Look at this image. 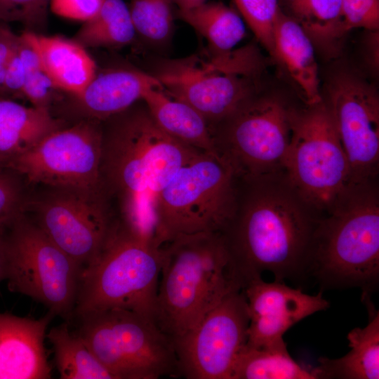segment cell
I'll list each match as a JSON object with an SVG mask.
<instances>
[{"label":"cell","mask_w":379,"mask_h":379,"mask_svg":"<svg viewBox=\"0 0 379 379\" xmlns=\"http://www.w3.org/2000/svg\"><path fill=\"white\" fill-rule=\"evenodd\" d=\"M242 291L247 300L250 318L268 315L291 318L298 323L329 307L321 292L311 295L300 288L289 287L283 281L268 283L261 277L251 281Z\"/></svg>","instance_id":"7402d4cb"},{"label":"cell","mask_w":379,"mask_h":379,"mask_svg":"<svg viewBox=\"0 0 379 379\" xmlns=\"http://www.w3.org/2000/svg\"><path fill=\"white\" fill-rule=\"evenodd\" d=\"M323 101L350 166V183L375 180L379 164V96L357 74L343 70L328 80Z\"/></svg>","instance_id":"4fadbf2b"},{"label":"cell","mask_w":379,"mask_h":379,"mask_svg":"<svg viewBox=\"0 0 379 379\" xmlns=\"http://www.w3.org/2000/svg\"><path fill=\"white\" fill-rule=\"evenodd\" d=\"M54 315L39 319L0 312V379H49L44 338Z\"/></svg>","instance_id":"2e32d148"},{"label":"cell","mask_w":379,"mask_h":379,"mask_svg":"<svg viewBox=\"0 0 379 379\" xmlns=\"http://www.w3.org/2000/svg\"><path fill=\"white\" fill-rule=\"evenodd\" d=\"M51 0H0V20L21 22L27 32L46 27Z\"/></svg>","instance_id":"1f68e13d"},{"label":"cell","mask_w":379,"mask_h":379,"mask_svg":"<svg viewBox=\"0 0 379 379\" xmlns=\"http://www.w3.org/2000/svg\"><path fill=\"white\" fill-rule=\"evenodd\" d=\"M172 0H131L128 7L135 32L149 44L166 46L173 32Z\"/></svg>","instance_id":"f1b7e54d"},{"label":"cell","mask_w":379,"mask_h":379,"mask_svg":"<svg viewBox=\"0 0 379 379\" xmlns=\"http://www.w3.org/2000/svg\"><path fill=\"white\" fill-rule=\"evenodd\" d=\"M62 127V121L51 110L0 97V167L8 169L18 157Z\"/></svg>","instance_id":"ffe728a7"},{"label":"cell","mask_w":379,"mask_h":379,"mask_svg":"<svg viewBox=\"0 0 379 379\" xmlns=\"http://www.w3.org/2000/svg\"><path fill=\"white\" fill-rule=\"evenodd\" d=\"M284 12L326 55H335L347 34L340 13L341 0H281Z\"/></svg>","instance_id":"cb8c5ba5"},{"label":"cell","mask_w":379,"mask_h":379,"mask_svg":"<svg viewBox=\"0 0 379 379\" xmlns=\"http://www.w3.org/2000/svg\"><path fill=\"white\" fill-rule=\"evenodd\" d=\"M284 171L290 187L316 211H327L350 184V164L323 100L292 109Z\"/></svg>","instance_id":"9c48e42d"},{"label":"cell","mask_w":379,"mask_h":379,"mask_svg":"<svg viewBox=\"0 0 379 379\" xmlns=\"http://www.w3.org/2000/svg\"><path fill=\"white\" fill-rule=\"evenodd\" d=\"M7 275V253L5 237L0 234V281Z\"/></svg>","instance_id":"74e56055"},{"label":"cell","mask_w":379,"mask_h":379,"mask_svg":"<svg viewBox=\"0 0 379 379\" xmlns=\"http://www.w3.org/2000/svg\"><path fill=\"white\" fill-rule=\"evenodd\" d=\"M102 144V122L81 119L46 135L8 169L50 188L105 195L100 178Z\"/></svg>","instance_id":"8fae6325"},{"label":"cell","mask_w":379,"mask_h":379,"mask_svg":"<svg viewBox=\"0 0 379 379\" xmlns=\"http://www.w3.org/2000/svg\"><path fill=\"white\" fill-rule=\"evenodd\" d=\"M160 270V248L116 220L100 252L82 270L74 313L122 309L153 319Z\"/></svg>","instance_id":"5b68a950"},{"label":"cell","mask_w":379,"mask_h":379,"mask_svg":"<svg viewBox=\"0 0 379 379\" xmlns=\"http://www.w3.org/2000/svg\"><path fill=\"white\" fill-rule=\"evenodd\" d=\"M340 13L344 29H379V0H341Z\"/></svg>","instance_id":"836d02e7"},{"label":"cell","mask_w":379,"mask_h":379,"mask_svg":"<svg viewBox=\"0 0 379 379\" xmlns=\"http://www.w3.org/2000/svg\"><path fill=\"white\" fill-rule=\"evenodd\" d=\"M47 337L55 352L62 379H116L101 363L78 333L62 324L52 328Z\"/></svg>","instance_id":"83f0119b"},{"label":"cell","mask_w":379,"mask_h":379,"mask_svg":"<svg viewBox=\"0 0 379 379\" xmlns=\"http://www.w3.org/2000/svg\"><path fill=\"white\" fill-rule=\"evenodd\" d=\"M237 176L222 154L203 152L180 168L154 201L157 246L181 235L222 232L238 207Z\"/></svg>","instance_id":"8992f818"},{"label":"cell","mask_w":379,"mask_h":379,"mask_svg":"<svg viewBox=\"0 0 379 379\" xmlns=\"http://www.w3.org/2000/svg\"><path fill=\"white\" fill-rule=\"evenodd\" d=\"M105 0H51L49 8L58 16L86 22L100 10Z\"/></svg>","instance_id":"e575fe53"},{"label":"cell","mask_w":379,"mask_h":379,"mask_svg":"<svg viewBox=\"0 0 379 379\" xmlns=\"http://www.w3.org/2000/svg\"><path fill=\"white\" fill-rule=\"evenodd\" d=\"M178 17L201 34L210 50L232 51L246 36L244 20L239 12L221 2H204L188 9H178Z\"/></svg>","instance_id":"484cf974"},{"label":"cell","mask_w":379,"mask_h":379,"mask_svg":"<svg viewBox=\"0 0 379 379\" xmlns=\"http://www.w3.org/2000/svg\"><path fill=\"white\" fill-rule=\"evenodd\" d=\"M79 317L77 333L116 379L180 377L173 341L152 318L122 309Z\"/></svg>","instance_id":"ba28073f"},{"label":"cell","mask_w":379,"mask_h":379,"mask_svg":"<svg viewBox=\"0 0 379 379\" xmlns=\"http://www.w3.org/2000/svg\"><path fill=\"white\" fill-rule=\"evenodd\" d=\"M0 167V234L24 215L27 201L16 178Z\"/></svg>","instance_id":"d6a6232c"},{"label":"cell","mask_w":379,"mask_h":379,"mask_svg":"<svg viewBox=\"0 0 379 379\" xmlns=\"http://www.w3.org/2000/svg\"><path fill=\"white\" fill-rule=\"evenodd\" d=\"M292 109L275 97L253 98L222 122L217 146L247 181L280 175L288 150Z\"/></svg>","instance_id":"7c38bea8"},{"label":"cell","mask_w":379,"mask_h":379,"mask_svg":"<svg viewBox=\"0 0 379 379\" xmlns=\"http://www.w3.org/2000/svg\"><path fill=\"white\" fill-rule=\"evenodd\" d=\"M135 105L102 121L101 182L107 197L118 204L120 222L158 247L155 199L178 170L203 152L171 137L145 105Z\"/></svg>","instance_id":"7a4b0ae2"},{"label":"cell","mask_w":379,"mask_h":379,"mask_svg":"<svg viewBox=\"0 0 379 379\" xmlns=\"http://www.w3.org/2000/svg\"><path fill=\"white\" fill-rule=\"evenodd\" d=\"M19 42V38H18ZM25 83V67L20 58L18 46L12 56L4 81V98L23 97Z\"/></svg>","instance_id":"d590c367"},{"label":"cell","mask_w":379,"mask_h":379,"mask_svg":"<svg viewBox=\"0 0 379 379\" xmlns=\"http://www.w3.org/2000/svg\"><path fill=\"white\" fill-rule=\"evenodd\" d=\"M18 51L25 67L23 97L32 106L50 110L54 91L58 89L44 70L36 51L23 33L19 36Z\"/></svg>","instance_id":"f546056e"},{"label":"cell","mask_w":379,"mask_h":379,"mask_svg":"<svg viewBox=\"0 0 379 379\" xmlns=\"http://www.w3.org/2000/svg\"><path fill=\"white\" fill-rule=\"evenodd\" d=\"M230 379H317L314 368L297 363L284 340L263 346L246 345L234 362Z\"/></svg>","instance_id":"d4e9b609"},{"label":"cell","mask_w":379,"mask_h":379,"mask_svg":"<svg viewBox=\"0 0 379 379\" xmlns=\"http://www.w3.org/2000/svg\"><path fill=\"white\" fill-rule=\"evenodd\" d=\"M314 46L303 29L281 9L273 33V57L301 90L307 105L322 102Z\"/></svg>","instance_id":"d6986e66"},{"label":"cell","mask_w":379,"mask_h":379,"mask_svg":"<svg viewBox=\"0 0 379 379\" xmlns=\"http://www.w3.org/2000/svg\"><path fill=\"white\" fill-rule=\"evenodd\" d=\"M320 218L308 277L324 288L359 287L364 298L379 281V196L375 180L350 183Z\"/></svg>","instance_id":"277c9868"},{"label":"cell","mask_w":379,"mask_h":379,"mask_svg":"<svg viewBox=\"0 0 379 379\" xmlns=\"http://www.w3.org/2000/svg\"><path fill=\"white\" fill-rule=\"evenodd\" d=\"M9 230L5 240L10 290L41 302L53 315L69 317L83 268L25 215Z\"/></svg>","instance_id":"30bf717a"},{"label":"cell","mask_w":379,"mask_h":379,"mask_svg":"<svg viewBox=\"0 0 379 379\" xmlns=\"http://www.w3.org/2000/svg\"><path fill=\"white\" fill-rule=\"evenodd\" d=\"M161 280L153 319L173 342L229 293L242 290L221 232L178 236L160 247Z\"/></svg>","instance_id":"3957f363"},{"label":"cell","mask_w":379,"mask_h":379,"mask_svg":"<svg viewBox=\"0 0 379 379\" xmlns=\"http://www.w3.org/2000/svg\"><path fill=\"white\" fill-rule=\"evenodd\" d=\"M207 0H172L176 4L178 9H188L200 5Z\"/></svg>","instance_id":"f35d334b"},{"label":"cell","mask_w":379,"mask_h":379,"mask_svg":"<svg viewBox=\"0 0 379 379\" xmlns=\"http://www.w3.org/2000/svg\"><path fill=\"white\" fill-rule=\"evenodd\" d=\"M51 189L29 203L36 214L35 222L84 269L100 252L116 222L108 208L107 197Z\"/></svg>","instance_id":"9a60e30c"},{"label":"cell","mask_w":379,"mask_h":379,"mask_svg":"<svg viewBox=\"0 0 379 379\" xmlns=\"http://www.w3.org/2000/svg\"><path fill=\"white\" fill-rule=\"evenodd\" d=\"M129 8L124 0H105L98 13L73 38L84 48L120 47L136 36Z\"/></svg>","instance_id":"4316f807"},{"label":"cell","mask_w":379,"mask_h":379,"mask_svg":"<svg viewBox=\"0 0 379 379\" xmlns=\"http://www.w3.org/2000/svg\"><path fill=\"white\" fill-rule=\"evenodd\" d=\"M365 39L366 58L369 66L375 72L378 70L379 31H367Z\"/></svg>","instance_id":"8d00e7d4"},{"label":"cell","mask_w":379,"mask_h":379,"mask_svg":"<svg viewBox=\"0 0 379 379\" xmlns=\"http://www.w3.org/2000/svg\"><path fill=\"white\" fill-rule=\"evenodd\" d=\"M163 88L150 73L120 68L96 74L84 91L73 97L80 119L103 121L139 101L151 88Z\"/></svg>","instance_id":"e0dca14e"},{"label":"cell","mask_w":379,"mask_h":379,"mask_svg":"<svg viewBox=\"0 0 379 379\" xmlns=\"http://www.w3.org/2000/svg\"><path fill=\"white\" fill-rule=\"evenodd\" d=\"M36 51L42 66L58 90L80 95L95 78L96 65L86 48L72 39L23 32Z\"/></svg>","instance_id":"ac0fdd59"},{"label":"cell","mask_w":379,"mask_h":379,"mask_svg":"<svg viewBox=\"0 0 379 379\" xmlns=\"http://www.w3.org/2000/svg\"><path fill=\"white\" fill-rule=\"evenodd\" d=\"M238 12L265 50L273 56V33L279 0H234Z\"/></svg>","instance_id":"4dcf8cb0"},{"label":"cell","mask_w":379,"mask_h":379,"mask_svg":"<svg viewBox=\"0 0 379 379\" xmlns=\"http://www.w3.org/2000/svg\"><path fill=\"white\" fill-rule=\"evenodd\" d=\"M250 190L221 232L241 289L263 272L277 281L308 277L319 218L283 174L248 181Z\"/></svg>","instance_id":"6da1fadb"},{"label":"cell","mask_w":379,"mask_h":379,"mask_svg":"<svg viewBox=\"0 0 379 379\" xmlns=\"http://www.w3.org/2000/svg\"><path fill=\"white\" fill-rule=\"evenodd\" d=\"M142 101L158 126L171 137L201 152L222 154L211 124L187 103L171 97L161 87L149 89Z\"/></svg>","instance_id":"44dd1931"},{"label":"cell","mask_w":379,"mask_h":379,"mask_svg":"<svg viewBox=\"0 0 379 379\" xmlns=\"http://www.w3.org/2000/svg\"><path fill=\"white\" fill-rule=\"evenodd\" d=\"M260 66L258 53L247 47L162 60L151 74L167 94L192 106L211 126L223 122L255 97L254 76Z\"/></svg>","instance_id":"52a82bcc"},{"label":"cell","mask_w":379,"mask_h":379,"mask_svg":"<svg viewBox=\"0 0 379 379\" xmlns=\"http://www.w3.org/2000/svg\"><path fill=\"white\" fill-rule=\"evenodd\" d=\"M249 322L243 291L229 293L189 333L173 342L180 377L230 379L247 342Z\"/></svg>","instance_id":"5bb4252c"},{"label":"cell","mask_w":379,"mask_h":379,"mask_svg":"<svg viewBox=\"0 0 379 379\" xmlns=\"http://www.w3.org/2000/svg\"><path fill=\"white\" fill-rule=\"evenodd\" d=\"M363 328H355L347 335L350 351L338 359L321 357L314 367L317 379L379 378V313L374 314Z\"/></svg>","instance_id":"603a6c76"}]
</instances>
